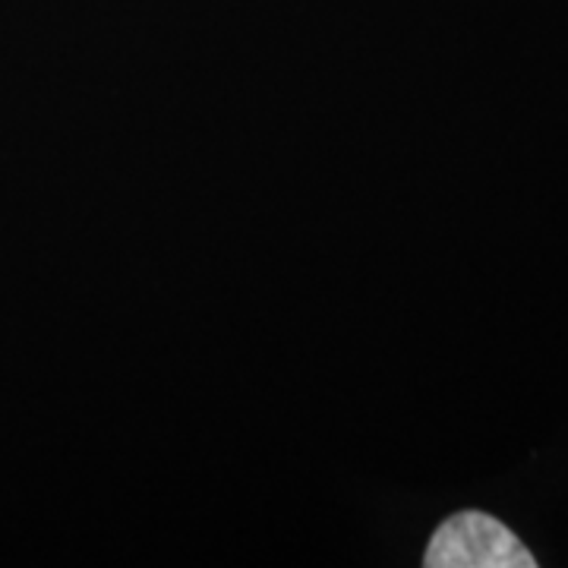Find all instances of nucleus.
Returning <instances> with one entry per match:
<instances>
[{
  "label": "nucleus",
  "mask_w": 568,
  "mask_h": 568,
  "mask_svg": "<svg viewBox=\"0 0 568 568\" xmlns=\"http://www.w3.org/2000/svg\"><path fill=\"white\" fill-rule=\"evenodd\" d=\"M426 568H534L530 549L487 511L467 508L446 518L429 537Z\"/></svg>",
  "instance_id": "obj_1"
}]
</instances>
